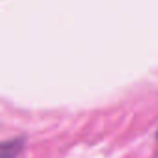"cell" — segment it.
<instances>
[{"mask_svg":"<svg viewBox=\"0 0 158 158\" xmlns=\"http://www.w3.org/2000/svg\"><path fill=\"white\" fill-rule=\"evenodd\" d=\"M23 147H24V138L0 141V158H17L23 152Z\"/></svg>","mask_w":158,"mask_h":158,"instance_id":"1","label":"cell"},{"mask_svg":"<svg viewBox=\"0 0 158 158\" xmlns=\"http://www.w3.org/2000/svg\"><path fill=\"white\" fill-rule=\"evenodd\" d=\"M156 136H158V132H156Z\"/></svg>","mask_w":158,"mask_h":158,"instance_id":"2","label":"cell"}]
</instances>
